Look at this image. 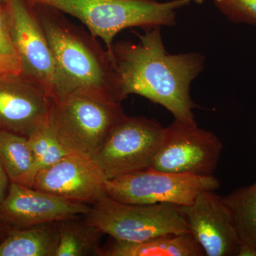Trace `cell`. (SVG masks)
<instances>
[{
    "label": "cell",
    "mask_w": 256,
    "mask_h": 256,
    "mask_svg": "<svg viewBox=\"0 0 256 256\" xmlns=\"http://www.w3.org/2000/svg\"><path fill=\"white\" fill-rule=\"evenodd\" d=\"M52 99L22 74L0 76V130L28 138L48 120Z\"/></svg>",
    "instance_id": "cell-13"
},
{
    "label": "cell",
    "mask_w": 256,
    "mask_h": 256,
    "mask_svg": "<svg viewBox=\"0 0 256 256\" xmlns=\"http://www.w3.org/2000/svg\"><path fill=\"white\" fill-rule=\"evenodd\" d=\"M28 140L34 158V178L40 170L70 154L56 138L47 122L32 133Z\"/></svg>",
    "instance_id": "cell-19"
},
{
    "label": "cell",
    "mask_w": 256,
    "mask_h": 256,
    "mask_svg": "<svg viewBox=\"0 0 256 256\" xmlns=\"http://www.w3.org/2000/svg\"><path fill=\"white\" fill-rule=\"evenodd\" d=\"M2 1V0H0V2Z\"/></svg>",
    "instance_id": "cell-25"
},
{
    "label": "cell",
    "mask_w": 256,
    "mask_h": 256,
    "mask_svg": "<svg viewBox=\"0 0 256 256\" xmlns=\"http://www.w3.org/2000/svg\"><path fill=\"white\" fill-rule=\"evenodd\" d=\"M90 206L11 182L0 217L10 228H26L84 216Z\"/></svg>",
    "instance_id": "cell-11"
},
{
    "label": "cell",
    "mask_w": 256,
    "mask_h": 256,
    "mask_svg": "<svg viewBox=\"0 0 256 256\" xmlns=\"http://www.w3.org/2000/svg\"><path fill=\"white\" fill-rule=\"evenodd\" d=\"M0 54L18 56L12 36L9 18L4 0L0 2Z\"/></svg>",
    "instance_id": "cell-21"
},
{
    "label": "cell",
    "mask_w": 256,
    "mask_h": 256,
    "mask_svg": "<svg viewBox=\"0 0 256 256\" xmlns=\"http://www.w3.org/2000/svg\"><path fill=\"white\" fill-rule=\"evenodd\" d=\"M32 4L52 6L76 18L88 32L104 42L110 52L114 38L126 28L152 30L176 24V11L192 2L206 0H28Z\"/></svg>",
    "instance_id": "cell-3"
},
{
    "label": "cell",
    "mask_w": 256,
    "mask_h": 256,
    "mask_svg": "<svg viewBox=\"0 0 256 256\" xmlns=\"http://www.w3.org/2000/svg\"><path fill=\"white\" fill-rule=\"evenodd\" d=\"M223 144L195 120L174 119L164 128L162 142L150 168L176 174L212 176L217 169Z\"/></svg>",
    "instance_id": "cell-9"
},
{
    "label": "cell",
    "mask_w": 256,
    "mask_h": 256,
    "mask_svg": "<svg viewBox=\"0 0 256 256\" xmlns=\"http://www.w3.org/2000/svg\"><path fill=\"white\" fill-rule=\"evenodd\" d=\"M0 162L10 182L32 188L34 158L28 138L0 130Z\"/></svg>",
    "instance_id": "cell-17"
},
{
    "label": "cell",
    "mask_w": 256,
    "mask_h": 256,
    "mask_svg": "<svg viewBox=\"0 0 256 256\" xmlns=\"http://www.w3.org/2000/svg\"><path fill=\"white\" fill-rule=\"evenodd\" d=\"M32 4L67 94L80 92L122 102L114 62L98 40L58 10L44 4Z\"/></svg>",
    "instance_id": "cell-2"
},
{
    "label": "cell",
    "mask_w": 256,
    "mask_h": 256,
    "mask_svg": "<svg viewBox=\"0 0 256 256\" xmlns=\"http://www.w3.org/2000/svg\"><path fill=\"white\" fill-rule=\"evenodd\" d=\"M229 21L256 26V0H212Z\"/></svg>",
    "instance_id": "cell-20"
},
{
    "label": "cell",
    "mask_w": 256,
    "mask_h": 256,
    "mask_svg": "<svg viewBox=\"0 0 256 256\" xmlns=\"http://www.w3.org/2000/svg\"><path fill=\"white\" fill-rule=\"evenodd\" d=\"M188 230L206 256H238L240 242L223 196L204 192L182 206Z\"/></svg>",
    "instance_id": "cell-12"
},
{
    "label": "cell",
    "mask_w": 256,
    "mask_h": 256,
    "mask_svg": "<svg viewBox=\"0 0 256 256\" xmlns=\"http://www.w3.org/2000/svg\"><path fill=\"white\" fill-rule=\"evenodd\" d=\"M10 180L4 166L0 162V206L4 202L5 197L8 194L10 184Z\"/></svg>",
    "instance_id": "cell-23"
},
{
    "label": "cell",
    "mask_w": 256,
    "mask_h": 256,
    "mask_svg": "<svg viewBox=\"0 0 256 256\" xmlns=\"http://www.w3.org/2000/svg\"><path fill=\"white\" fill-rule=\"evenodd\" d=\"M21 64L16 56L0 54V76L20 74Z\"/></svg>",
    "instance_id": "cell-22"
},
{
    "label": "cell",
    "mask_w": 256,
    "mask_h": 256,
    "mask_svg": "<svg viewBox=\"0 0 256 256\" xmlns=\"http://www.w3.org/2000/svg\"><path fill=\"white\" fill-rule=\"evenodd\" d=\"M10 228H10L9 226L6 225V224L3 222V220H2L1 217H0V240L4 238V237L6 236V233H8V230H9Z\"/></svg>",
    "instance_id": "cell-24"
},
{
    "label": "cell",
    "mask_w": 256,
    "mask_h": 256,
    "mask_svg": "<svg viewBox=\"0 0 256 256\" xmlns=\"http://www.w3.org/2000/svg\"></svg>",
    "instance_id": "cell-26"
},
{
    "label": "cell",
    "mask_w": 256,
    "mask_h": 256,
    "mask_svg": "<svg viewBox=\"0 0 256 256\" xmlns=\"http://www.w3.org/2000/svg\"><path fill=\"white\" fill-rule=\"evenodd\" d=\"M58 222L11 228L0 240V256H55Z\"/></svg>",
    "instance_id": "cell-15"
},
{
    "label": "cell",
    "mask_w": 256,
    "mask_h": 256,
    "mask_svg": "<svg viewBox=\"0 0 256 256\" xmlns=\"http://www.w3.org/2000/svg\"><path fill=\"white\" fill-rule=\"evenodd\" d=\"M126 116L121 102L74 92L52 100L47 124L69 153L92 158Z\"/></svg>",
    "instance_id": "cell-4"
},
{
    "label": "cell",
    "mask_w": 256,
    "mask_h": 256,
    "mask_svg": "<svg viewBox=\"0 0 256 256\" xmlns=\"http://www.w3.org/2000/svg\"><path fill=\"white\" fill-rule=\"evenodd\" d=\"M85 218L120 242H140L190 232L182 206L172 204H132L106 196L92 205Z\"/></svg>",
    "instance_id": "cell-5"
},
{
    "label": "cell",
    "mask_w": 256,
    "mask_h": 256,
    "mask_svg": "<svg viewBox=\"0 0 256 256\" xmlns=\"http://www.w3.org/2000/svg\"><path fill=\"white\" fill-rule=\"evenodd\" d=\"M161 26L137 33L139 42L121 41L110 54L120 82L122 100L142 96L163 106L174 119L194 120L190 86L204 68L200 53L170 54L163 43Z\"/></svg>",
    "instance_id": "cell-1"
},
{
    "label": "cell",
    "mask_w": 256,
    "mask_h": 256,
    "mask_svg": "<svg viewBox=\"0 0 256 256\" xmlns=\"http://www.w3.org/2000/svg\"><path fill=\"white\" fill-rule=\"evenodd\" d=\"M4 2L21 74L42 88L52 100L66 94L54 56L33 4L28 0H4Z\"/></svg>",
    "instance_id": "cell-6"
},
{
    "label": "cell",
    "mask_w": 256,
    "mask_h": 256,
    "mask_svg": "<svg viewBox=\"0 0 256 256\" xmlns=\"http://www.w3.org/2000/svg\"><path fill=\"white\" fill-rule=\"evenodd\" d=\"M234 228L248 256H256V182L223 196Z\"/></svg>",
    "instance_id": "cell-16"
},
{
    "label": "cell",
    "mask_w": 256,
    "mask_h": 256,
    "mask_svg": "<svg viewBox=\"0 0 256 256\" xmlns=\"http://www.w3.org/2000/svg\"><path fill=\"white\" fill-rule=\"evenodd\" d=\"M203 249L190 232L161 236L140 242L112 239L100 248L98 256H203Z\"/></svg>",
    "instance_id": "cell-14"
},
{
    "label": "cell",
    "mask_w": 256,
    "mask_h": 256,
    "mask_svg": "<svg viewBox=\"0 0 256 256\" xmlns=\"http://www.w3.org/2000/svg\"><path fill=\"white\" fill-rule=\"evenodd\" d=\"M106 180L92 158L70 153L38 171L32 188L70 201L92 205L108 196Z\"/></svg>",
    "instance_id": "cell-10"
},
{
    "label": "cell",
    "mask_w": 256,
    "mask_h": 256,
    "mask_svg": "<svg viewBox=\"0 0 256 256\" xmlns=\"http://www.w3.org/2000/svg\"><path fill=\"white\" fill-rule=\"evenodd\" d=\"M108 196L121 203L153 204L168 203L186 206L200 194L220 186L212 176L176 174L148 168L106 180Z\"/></svg>",
    "instance_id": "cell-7"
},
{
    "label": "cell",
    "mask_w": 256,
    "mask_h": 256,
    "mask_svg": "<svg viewBox=\"0 0 256 256\" xmlns=\"http://www.w3.org/2000/svg\"><path fill=\"white\" fill-rule=\"evenodd\" d=\"M164 130L154 120L126 116L92 160L107 180L150 168Z\"/></svg>",
    "instance_id": "cell-8"
},
{
    "label": "cell",
    "mask_w": 256,
    "mask_h": 256,
    "mask_svg": "<svg viewBox=\"0 0 256 256\" xmlns=\"http://www.w3.org/2000/svg\"><path fill=\"white\" fill-rule=\"evenodd\" d=\"M82 217L58 222V242L55 256H98L104 233Z\"/></svg>",
    "instance_id": "cell-18"
}]
</instances>
